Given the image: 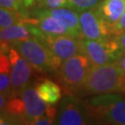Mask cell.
<instances>
[{"instance_id":"obj_1","label":"cell","mask_w":125,"mask_h":125,"mask_svg":"<svg viewBox=\"0 0 125 125\" xmlns=\"http://www.w3.org/2000/svg\"><path fill=\"white\" fill-rule=\"evenodd\" d=\"M125 86V72L116 64L107 63L91 66L83 91L89 94L122 93Z\"/></svg>"},{"instance_id":"obj_2","label":"cell","mask_w":125,"mask_h":125,"mask_svg":"<svg viewBox=\"0 0 125 125\" xmlns=\"http://www.w3.org/2000/svg\"><path fill=\"white\" fill-rule=\"evenodd\" d=\"M90 121L125 125V98L121 94H95L85 102Z\"/></svg>"},{"instance_id":"obj_3","label":"cell","mask_w":125,"mask_h":125,"mask_svg":"<svg viewBox=\"0 0 125 125\" xmlns=\"http://www.w3.org/2000/svg\"><path fill=\"white\" fill-rule=\"evenodd\" d=\"M10 45L31 64L33 70L39 72L56 71L53 56L48 47L40 39L30 38L14 42Z\"/></svg>"},{"instance_id":"obj_4","label":"cell","mask_w":125,"mask_h":125,"mask_svg":"<svg viewBox=\"0 0 125 125\" xmlns=\"http://www.w3.org/2000/svg\"><path fill=\"white\" fill-rule=\"evenodd\" d=\"M91 66L84 54H78L61 63L58 70V76L69 90H83Z\"/></svg>"},{"instance_id":"obj_5","label":"cell","mask_w":125,"mask_h":125,"mask_svg":"<svg viewBox=\"0 0 125 125\" xmlns=\"http://www.w3.org/2000/svg\"><path fill=\"white\" fill-rule=\"evenodd\" d=\"M83 54L88 58L92 66L115 62L121 51L115 38L104 41L81 39Z\"/></svg>"},{"instance_id":"obj_6","label":"cell","mask_w":125,"mask_h":125,"mask_svg":"<svg viewBox=\"0 0 125 125\" xmlns=\"http://www.w3.org/2000/svg\"><path fill=\"white\" fill-rule=\"evenodd\" d=\"M48 47L54 58L55 69L58 71L61 63L78 54H83L81 39L72 35H46L40 39Z\"/></svg>"},{"instance_id":"obj_7","label":"cell","mask_w":125,"mask_h":125,"mask_svg":"<svg viewBox=\"0 0 125 125\" xmlns=\"http://www.w3.org/2000/svg\"><path fill=\"white\" fill-rule=\"evenodd\" d=\"M82 33L83 38L90 40L104 41L115 36L113 27L103 20L95 9L79 13Z\"/></svg>"},{"instance_id":"obj_8","label":"cell","mask_w":125,"mask_h":125,"mask_svg":"<svg viewBox=\"0 0 125 125\" xmlns=\"http://www.w3.org/2000/svg\"><path fill=\"white\" fill-rule=\"evenodd\" d=\"M90 121L85 103L72 94H66L59 103L55 123L59 125H83Z\"/></svg>"},{"instance_id":"obj_9","label":"cell","mask_w":125,"mask_h":125,"mask_svg":"<svg viewBox=\"0 0 125 125\" xmlns=\"http://www.w3.org/2000/svg\"><path fill=\"white\" fill-rule=\"evenodd\" d=\"M8 55L11 64L10 78L12 85V94L14 97L21 95L23 90L28 86V83L32 76L33 68L12 46L10 47Z\"/></svg>"},{"instance_id":"obj_10","label":"cell","mask_w":125,"mask_h":125,"mask_svg":"<svg viewBox=\"0 0 125 125\" xmlns=\"http://www.w3.org/2000/svg\"><path fill=\"white\" fill-rule=\"evenodd\" d=\"M44 33L34 24L29 22H19L7 28L1 29L0 40L1 42L11 45L14 42L23 41L30 38L42 39Z\"/></svg>"},{"instance_id":"obj_11","label":"cell","mask_w":125,"mask_h":125,"mask_svg":"<svg viewBox=\"0 0 125 125\" xmlns=\"http://www.w3.org/2000/svg\"><path fill=\"white\" fill-rule=\"evenodd\" d=\"M20 96L25 104V123L32 124L38 118L45 114L49 104L41 98L35 86H27Z\"/></svg>"},{"instance_id":"obj_12","label":"cell","mask_w":125,"mask_h":125,"mask_svg":"<svg viewBox=\"0 0 125 125\" xmlns=\"http://www.w3.org/2000/svg\"><path fill=\"white\" fill-rule=\"evenodd\" d=\"M43 13L47 14L57 19L60 23L66 27L72 36L78 39H83V36L82 33L80 23V15L69 8H57V9H45L40 10Z\"/></svg>"},{"instance_id":"obj_13","label":"cell","mask_w":125,"mask_h":125,"mask_svg":"<svg viewBox=\"0 0 125 125\" xmlns=\"http://www.w3.org/2000/svg\"><path fill=\"white\" fill-rule=\"evenodd\" d=\"M24 22L34 24L41 30V31L46 35H71L66 27L60 23L54 17L43 13L38 10L36 12L35 19L27 18Z\"/></svg>"},{"instance_id":"obj_14","label":"cell","mask_w":125,"mask_h":125,"mask_svg":"<svg viewBox=\"0 0 125 125\" xmlns=\"http://www.w3.org/2000/svg\"><path fill=\"white\" fill-rule=\"evenodd\" d=\"M94 9L103 20L113 27L124 14L125 0H103Z\"/></svg>"},{"instance_id":"obj_15","label":"cell","mask_w":125,"mask_h":125,"mask_svg":"<svg viewBox=\"0 0 125 125\" xmlns=\"http://www.w3.org/2000/svg\"><path fill=\"white\" fill-rule=\"evenodd\" d=\"M40 97L49 105H55L61 98V90L56 83L50 80H42L35 85Z\"/></svg>"},{"instance_id":"obj_16","label":"cell","mask_w":125,"mask_h":125,"mask_svg":"<svg viewBox=\"0 0 125 125\" xmlns=\"http://www.w3.org/2000/svg\"><path fill=\"white\" fill-rule=\"evenodd\" d=\"M11 64L9 55L4 52L0 54V92L8 98L13 97L10 78Z\"/></svg>"},{"instance_id":"obj_17","label":"cell","mask_w":125,"mask_h":125,"mask_svg":"<svg viewBox=\"0 0 125 125\" xmlns=\"http://www.w3.org/2000/svg\"><path fill=\"white\" fill-rule=\"evenodd\" d=\"M25 16L21 13L19 10H13V9H0V27L1 29L7 28L11 25H14L19 22H24Z\"/></svg>"},{"instance_id":"obj_18","label":"cell","mask_w":125,"mask_h":125,"mask_svg":"<svg viewBox=\"0 0 125 125\" xmlns=\"http://www.w3.org/2000/svg\"><path fill=\"white\" fill-rule=\"evenodd\" d=\"M100 2L101 0H67L65 8H69L78 13H81L95 9Z\"/></svg>"},{"instance_id":"obj_19","label":"cell","mask_w":125,"mask_h":125,"mask_svg":"<svg viewBox=\"0 0 125 125\" xmlns=\"http://www.w3.org/2000/svg\"><path fill=\"white\" fill-rule=\"evenodd\" d=\"M23 5L25 6L23 0H0V7L4 9L21 11Z\"/></svg>"},{"instance_id":"obj_20","label":"cell","mask_w":125,"mask_h":125,"mask_svg":"<svg viewBox=\"0 0 125 125\" xmlns=\"http://www.w3.org/2000/svg\"><path fill=\"white\" fill-rule=\"evenodd\" d=\"M67 0H45V6L48 9H57V8H65Z\"/></svg>"},{"instance_id":"obj_21","label":"cell","mask_w":125,"mask_h":125,"mask_svg":"<svg viewBox=\"0 0 125 125\" xmlns=\"http://www.w3.org/2000/svg\"><path fill=\"white\" fill-rule=\"evenodd\" d=\"M113 30L115 32V35H117L118 33H120L121 31H125V12L121 16V18L118 21V22L113 26Z\"/></svg>"},{"instance_id":"obj_22","label":"cell","mask_w":125,"mask_h":125,"mask_svg":"<svg viewBox=\"0 0 125 125\" xmlns=\"http://www.w3.org/2000/svg\"><path fill=\"white\" fill-rule=\"evenodd\" d=\"M55 123V120H53L52 118H50L49 116L47 115H43L42 117L38 118L32 124L34 125H50Z\"/></svg>"},{"instance_id":"obj_23","label":"cell","mask_w":125,"mask_h":125,"mask_svg":"<svg viewBox=\"0 0 125 125\" xmlns=\"http://www.w3.org/2000/svg\"><path fill=\"white\" fill-rule=\"evenodd\" d=\"M114 38H115L121 51H125V31L118 33L117 35L114 36Z\"/></svg>"},{"instance_id":"obj_24","label":"cell","mask_w":125,"mask_h":125,"mask_svg":"<svg viewBox=\"0 0 125 125\" xmlns=\"http://www.w3.org/2000/svg\"><path fill=\"white\" fill-rule=\"evenodd\" d=\"M115 62L125 72V51H121Z\"/></svg>"},{"instance_id":"obj_25","label":"cell","mask_w":125,"mask_h":125,"mask_svg":"<svg viewBox=\"0 0 125 125\" xmlns=\"http://www.w3.org/2000/svg\"><path fill=\"white\" fill-rule=\"evenodd\" d=\"M23 2H24V4H25L26 7H30V6L33 4L34 0H23Z\"/></svg>"},{"instance_id":"obj_26","label":"cell","mask_w":125,"mask_h":125,"mask_svg":"<svg viewBox=\"0 0 125 125\" xmlns=\"http://www.w3.org/2000/svg\"><path fill=\"white\" fill-rule=\"evenodd\" d=\"M39 3H45V0H37Z\"/></svg>"},{"instance_id":"obj_27","label":"cell","mask_w":125,"mask_h":125,"mask_svg":"<svg viewBox=\"0 0 125 125\" xmlns=\"http://www.w3.org/2000/svg\"><path fill=\"white\" fill-rule=\"evenodd\" d=\"M122 93H124L125 94V86H124V88H123V90H122Z\"/></svg>"}]
</instances>
